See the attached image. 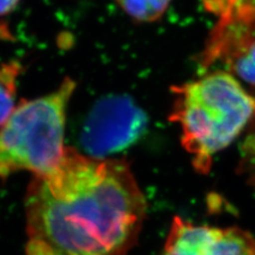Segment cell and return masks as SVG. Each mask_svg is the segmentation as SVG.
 <instances>
[{"label": "cell", "instance_id": "1", "mask_svg": "<svg viewBox=\"0 0 255 255\" xmlns=\"http://www.w3.org/2000/svg\"><path fill=\"white\" fill-rule=\"evenodd\" d=\"M146 207L126 159L96 158L66 147L27 188L26 255H128Z\"/></svg>", "mask_w": 255, "mask_h": 255}, {"label": "cell", "instance_id": "2", "mask_svg": "<svg viewBox=\"0 0 255 255\" xmlns=\"http://www.w3.org/2000/svg\"><path fill=\"white\" fill-rule=\"evenodd\" d=\"M170 121L181 128L182 146L196 170L207 173L213 157L255 117V99L229 71L218 70L172 87Z\"/></svg>", "mask_w": 255, "mask_h": 255}, {"label": "cell", "instance_id": "3", "mask_svg": "<svg viewBox=\"0 0 255 255\" xmlns=\"http://www.w3.org/2000/svg\"><path fill=\"white\" fill-rule=\"evenodd\" d=\"M76 90L65 78L43 97L23 100L0 127V179L17 171L34 175L50 170L62 157L66 111Z\"/></svg>", "mask_w": 255, "mask_h": 255}, {"label": "cell", "instance_id": "4", "mask_svg": "<svg viewBox=\"0 0 255 255\" xmlns=\"http://www.w3.org/2000/svg\"><path fill=\"white\" fill-rule=\"evenodd\" d=\"M146 128L147 116L136 103L125 95H111L91 110L80 141L87 155L107 158L133 145Z\"/></svg>", "mask_w": 255, "mask_h": 255}, {"label": "cell", "instance_id": "5", "mask_svg": "<svg viewBox=\"0 0 255 255\" xmlns=\"http://www.w3.org/2000/svg\"><path fill=\"white\" fill-rule=\"evenodd\" d=\"M163 255H255V237L238 227L198 226L174 217Z\"/></svg>", "mask_w": 255, "mask_h": 255}, {"label": "cell", "instance_id": "6", "mask_svg": "<svg viewBox=\"0 0 255 255\" xmlns=\"http://www.w3.org/2000/svg\"><path fill=\"white\" fill-rule=\"evenodd\" d=\"M225 44V62L232 75L255 85V34L239 33Z\"/></svg>", "mask_w": 255, "mask_h": 255}, {"label": "cell", "instance_id": "7", "mask_svg": "<svg viewBox=\"0 0 255 255\" xmlns=\"http://www.w3.org/2000/svg\"><path fill=\"white\" fill-rule=\"evenodd\" d=\"M22 66L17 61H11L0 65V127L12 115L15 108L17 80Z\"/></svg>", "mask_w": 255, "mask_h": 255}, {"label": "cell", "instance_id": "8", "mask_svg": "<svg viewBox=\"0 0 255 255\" xmlns=\"http://www.w3.org/2000/svg\"><path fill=\"white\" fill-rule=\"evenodd\" d=\"M122 9L133 19L152 22L159 19L168 9L171 0H116Z\"/></svg>", "mask_w": 255, "mask_h": 255}, {"label": "cell", "instance_id": "9", "mask_svg": "<svg viewBox=\"0 0 255 255\" xmlns=\"http://www.w3.org/2000/svg\"><path fill=\"white\" fill-rule=\"evenodd\" d=\"M19 0H0V16L11 13L17 6Z\"/></svg>", "mask_w": 255, "mask_h": 255}]
</instances>
